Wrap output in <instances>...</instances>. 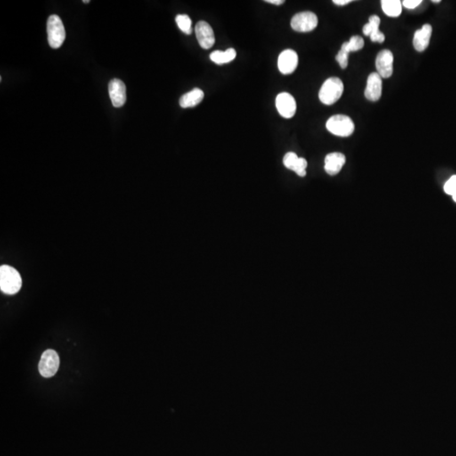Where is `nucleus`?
<instances>
[{
    "label": "nucleus",
    "mask_w": 456,
    "mask_h": 456,
    "mask_svg": "<svg viewBox=\"0 0 456 456\" xmlns=\"http://www.w3.org/2000/svg\"><path fill=\"white\" fill-rule=\"evenodd\" d=\"M345 163V157L344 154L340 152L329 153L325 159V170L329 175L334 176L341 172Z\"/></svg>",
    "instance_id": "14"
},
{
    "label": "nucleus",
    "mask_w": 456,
    "mask_h": 456,
    "mask_svg": "<svg viewBox=\"0 0 456 456\" xmlns=\"http://www.w3.org/2000/svg\"><path fill=\"white\" fill-rule=\"evenodd\" d=\"M344 91V85L342 80L331 77L326 80L319 91L320 101L325 105H332L342 98Z\"/></svg>",
    "instance_id": "2"
},
{
    "label": "nucleus",
    "mask_w": 456,
    "mask_h": 456,
    "mask_svg": "<svg viewBox=\"0 0 456 456\" xmlns=\"http://www.w3.org/2000/svg\"><path fill=\"white\" fill-rule=\"evenodd\" d=\"M276 107L280 116L285 118H292L296 111L295 98L287 92H281L276 99Z\"/></svg>",
    "instance_id": "7"
},
{
    "label": "nucleus",
    "mask_w": 456,
    "mask_h": 456,
    "mask_svg": "<svg viewBox=\"0 0 456 456\" xmlns=\"http://www.w3.org/2000/svg\"><path fill=\"white\" fill-rule=\"evenodd\" d=\"M205 94L202 90L199 88L193 89L186 94L182 95L179 100V104L182 108H194L199 104L203 99Z\"/></svg>",
    "instance_id": "16"
},
{
    "label": "nucleus",
    "mask_w": 456,
    "mask_h": 456,
    "mask_svg": "<svg viewBox=\"0 0 456 456\" xmlns=\"http://www.w3.org/2000/svg\"><path fill=\"white\" fill-rule=\"evenodd\" d=\"M47 33L49 46L53 49H59L66 37L65 29L60 17L52 15L47 22Z\"/></svg>",
    "instance_id": "3"
},
{
    "label": "nucleus",
    "mask_w": 456,
    "mask_h": 456,
    "mask_svg": "<svg viewBox=\"0 0 456 456\" xmlns=\"http://www.w3.org/2000/svg\"><path fill=\"white\" fill-rule=\"evenodd\" d=\"M326 129L336 136L348 137L355 130V124L351 117L342 114L334 115L326 123Z\"/></svg>",
    "instance_id": "4"
},
{
    "label": "nucleus",
    "mask_w": 456,
    "mask_h": 456,
    "mask_svg": "<svg viewBox=\"0 0 456 456\" xmlns=\"http://www.w3.org/2000/svg\"><path fill=\"white\" fill-rule=\"evenodd\" d=\"M83 2H84V3H90V1H89V0H86V1H85V0H84V1H83Z\"/></svg>",
    "instance_id": "30"
},
{
    "label": "nucleus",
    "mask_w": 456,
    "mask_h": 456,
    "mask_svg": "<svg viewBox=\"0 0 456 456\" xmlns=\"http://www.w3.org/2000/svg\"><path fill=\"white\" fill-rule=\"evenodd\" d=\"M298 65V56L294 50L287 49L278 58V68L281 74L290 75L296 70Z\"/></svg>",
    "instance_id": "10"
},
{
    "label": "nucleus",
    "mask_w": 456,
    "mask_h": 456,
    "mask_svg": "<svg viewBox=\"0 0 456 456\" xmlns=\"http://www.w3.org/2000/svg\"><path fill=\"white\" fill-rule=\"evenodd\" d=\"M452 197H453L454 201L456 202V192L453 195H452Z\"/></svg>",
    "instance_id": "28"
},
{
    "label": "nucleus",
    "mask_w": 456,
    "mask_h": 456,
    "mask_svg": "<svg viewBox=\"0 0 456 456\" xmlns=\"http://www.w3.org/2000/svg\"><path fill=\"white\" fill-rule=\"evenodd\" d=\"M333 3H336V5H345V4H348L349 3H351V0H334Z\"/></svg>",
    "instance_id": "26"
},
{
    "label": "nucleus",
    "mask_w": 456,
    "mask_h": 456,
    "mask_svg": "<svg viewBox=\"0 0 456 456\" xmlns=\"http://www.w3.org/2000/svg\"><path fill=\"white\" fill-rule=\"evenodd\" d=\"M266 3H271V4H276V5H280L285 3L284 0H265Z\"/></svg>",
    "instance_id": "27"
},
{
    "label": "nucleus",
    "mask_w": 456,
    "mask_h": 456,
    "mask_svg": "<svg viewBox=\"0 0 456 456\" xmlns=\"http://www.w3.org/2000/svg\"><path fill=\"white\" fill-rule=\"evenodd\" d=\"M433 28L429 24H425L422 29L417 30L415 33L413 38V46L415 49L418 52H423L430 43L431 36H432Z\"/></svg>",
    "instance_id": "15"
},
{
    "label": "nucleus",
    "mask_w": 456,
    "mask_h": 456,
    "mask_svg": "<svg viewBox=\"0 0 456 456\" xmlns=\"http://www.w3.org/2000/svg\"><path fill=\"white\" fill-rule=\"evenodd\" d=\"M382 95V78L378 73L369 75L365 89V97L369 101H378Z\"/></svg>",
    "instance_id": "12"
},
{
    "label": "nucleus",
    "mask_w": 456,
    "mask_h": 456,
    "mask_svg": "<svg viewBox=\"0 0 456 456\" xmlns=\"http://www.w3.org/2000/svg\"><path fill=\"white\" fill-rule=\"evenodd\" d=\"M109 96L112 103L115 108H121L126 102V86L124 82L118 79H114L108 85Z\"/></svg>",
    "instance_id": "11"
},
{
    "label": "nucleus",
    "mask_w": 456,
    "mask_h": 456,
    "mask_svg": "<svg viewBox=\"0 0 456 456\" xmlns=\"http://www.w3.org/2000/svg\"><path fill=\"white\" fill-rule=\"evenodd\" d=\"M433 3H440V0H433Z\"/></svg>",
    "instance_id": "29"
},
{
    "label": "nucleus",
    "mask_w": 456,
    "mask_h": 456,
    "mask_svg": "<svg viewBox=\"0 0 456 456\" xmlns=\"http://www.w3.org/2000/svg\"><path fill=\"white\" fill-rule=\"evenodd\" d=\"M379 17L378 16H372L369 17L368 24H366L362 28L363 34L366 36H370V39L374 43H383L385 42V34L379 31Z\"/></svg>",
    "instance_id": "13"
},
{
    "label": "nucleus",
    "mask_w": 456,
    "mask_h": 456,
    "mask_svg": "<svg viewBox=\"0 0 456 456\" xmlns=\"http://www.w3.org/2000/svg\"><path fill=\"white\" fill-rule=\"evenodd\" d=\"M177 25L182 33L190 35L193 33L192 20L187 15H178L176 16Z\"/></svg>",
    "instance_id": "20"
},
{
    "label": "nucleus",
    "mask_w": 456,
    "mask_h": 456,
    "mask_svg": "<svg viewBox=\"0 0 456 456\" xmlns=\"http://www.w3.org/2000/svg\"><path fill=\"white\" fill-rule=\"evenodd\" d=\"M382 9L385 15L390 17H398L402 11V3L400 0H383Z\"/></svg>",
    "instance_id": "18"
},
{
    "label": "nucleus",
    "mask_w": 456,
    "mask_h": 456,
    "mask_svg": "<svg viewBox=\"0 0 456 456\" xmlns=\"http://www.w3.org/2000/svg\"><path fill=\"white\" fill-rule=\"evenodd\" d=\"M299 157H297L296 154L294 152H288L285 155L283 158L284 166H286L288 169L294 171L296 167V164L298 163Z\"/></svg>",
    "instance_id": "21"
},
{
    "label": "nucleus",
    "mask_w": 456,
    "mask_h": 456,
    "mask_svg": "<svg viewBox=\"0 0 456 456\" xmlns=\"http://www.w3.org/2000/svg\"><path fill=\"white\" fill-rule=\"evenodd\" d=\"M348 55L346 52H343L342 50H340L338 54L336 55V61L339 63L341 68H345L348 65Z\"/></svg>",
    "instance_id": "24"
},
{
    "label": "nucleus",
    "mask_w": 456,
    "mask_h": 456,
    "mask_svg": "<svg viewBox=\"0 0 456 456\" xmlns=\"http://www.w3.org/2000/svg\"><path fill=\"white\" fill-rule=\"evenodd\" d=\"M22 280L19 272L9 265L0 268V288L4 293L13 295L20 291Z\"/></svg>",
    "instance_id": "1"
},
{
    "label": "nucleus",
    "mask_w": 456,
    "mask_h": 456,
    "mask_svg": "<svg viewBox=\"0 0 456 456\" xmlns=\"http://www.w3.org/2000/svg\"><path fill=\"white\" fill-rule=\"evenodd\" d=\"M308 166V163L306 160L302 157H299L298 163L296 164V167L294 169V172L300 177L306 176V168Z\"/></svg>",
    "instance_id": "22"
},
{
    "label": "nucleus",
    "mask_w": 456,
    "mask_h": 456,
    "mask_svg": "<svg viewBox=\"0 0 456 456\" xmlns=\"http://www.w3.org/2000/svg\"><path fill=\"white\" fill-rule=\"evenodd\" d=\"M443 189L447 195H453L456 192V175L451 177L450 179L447 181L446 183L444 184Z\"/></svg>",
    "instance_id": "23"
},
{
    "label": "nucleus",
    "mask_w": 456,
    "mask_h": 456,
    "mask_svg": "<svg viewBox=\"0 0 456 456\" xmlns=\"http://www.w3.org/2000/svg\"><path fill=\"white\" fill-rule=\"evenodd\" d=\"M59 357L54 350L49 349L43 352L39 362L40 375L44 378H51L56 375L59 368Z\"/></svg>",
    "instance_id": "6"
},
{
    "label": "nucleus",
    "mask_w": 456,
    "mask_h": 456,
    "mask_svg": "<svg viewBox=\"0 0 456 456\" xmlns=\"http://www.w3.org/2000/svg\"><path fill=\"white\" fill-rule=\"evenodd\" d=\"M236 56H237V52L234 49H228L226 51H219V50L214 51L211 53L210 59L212 62L221 65L231 62L232 60H234Z\"/></svg>",
    "instance_id": "17"
},
{
    "label": "nucleus",
    "mask_w": 456,
    "mask_h": 456,
    "mask_svg": "<svg viewBox=\"0 0 456 456\" xmlns=\"http://www.w3.org/2000/svg\"><path fill=\"white\" fill-rule=\"evenodd\" d=\"M393 62L394 56L390 50H382L378 52L376 58V68L377 73L381 78H390L393 75Z\"/></svg>",
    "instance_id": "9"
},
{
    "label": "nucleus",
    "mask_w": 456,
    "mask_h": 456,
    "mask_svg": "<svg viewBox=\"0 0 456 456\" xmlns=\"http://www.w3.org/2000/svg\"><path fill=\"white\" fill-rule=\"evenodd\" d=\"M318 17L311 11H303L295 15L291 20L292 28L298 33H309L318 26Z\"/></svg>",
    "instance_id": "5"
},
{
    "label": "nucleus",
    "mask_w": 456,
    "mask_h": 456,
    "mask_svg": "<svg viewBox=\"0 0 456 456\" xmlns=\"http://www.w3.org/2000/svg\"><path fill=\"white\" fill-rule=\"evenodd\" d=\"M196 38L200 47L204 49H212L215 44V34L212 26L205 21L200 20L195 26Z\"/></svg>",
    "instance_id": "8"
},
{
    "label": "nucleus",
    "mask_w": 456,
    "mask_h": 456,
    "mask_svg": "<svg viewBox=\"0 0 456 456\" xmlns=\"http://www.w3.org/2000/svg\"><path fill=\"white\" fill-rule=\"evenodd\" d=\"M422 3V0H405L402 2V5L409 10H413Z\"/></svg>",
    "instance_id": "25"
},
{
    "label": "nucleus",
    "mask_w": 456,
    "mask_h": 456,
    "mask_svg": "<svg viewBox=\"0 0 456 456\" xmlns=\"http://www.w3.org/2000/svg\"><path fill=\"white\" fill-rule=\"evenodd\" d=\"M364 47V40L359 36H353L349 42L342 44L341 50L349 54L351 52H356L361 50Z\"/></svg>",
    "instance_id": "19"
}]
</instances>
